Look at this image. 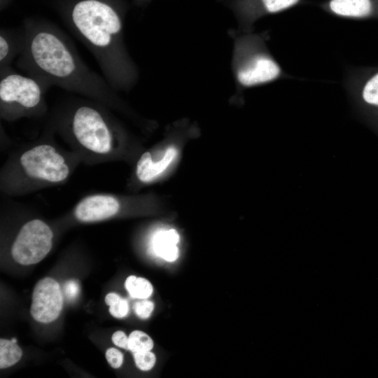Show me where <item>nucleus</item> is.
<instances>
[{
    "instance_id": "412c9836",
    "label": "nucleus",
    "mask_w": 378,
    "mask_h": 378,
    "mask_svg": "<svg viewBox=\"0 0 378 378\" xmlns=\"http://www.w3.org/2000/svg\"><path fill=\"white\" fill-rule=\"evenodd\" d=\"M134 309L140 318L146 319L150 316L153 311L154 304L151 301L143 300L135 303Z\"/></svg>"
},
{
    "instance_id": "a211bd4d",
    "label": "nucleus",
    "mask_w": 378,
    "mask_h": 378,
    "mask_svg": "<svg viewBox=\"0 0 378 378\" xmlns=\"http://www.w3.org/2000/svg\"><path fill=\"white\" fill-rule=\"evenodd\" d=\"M105 302L109 306L110 314L115 318H123L128 313L127 301L115 293L107 294L105 297Z\"/></svg>"
},
{
    "instance_id": "aec40b11",
    "label": "nucleus",
    "mask_w": 378,
    "mask_h": 378,
    "mask_svg": "<svg viewBox=\"0 0 378 378\" xmlns=\"http://www.w3.org/2000/svg\"><path fill=\"white\" fill-rule=\"evenodd\" d=\"M265 10L267 13H278L287 9L296 4L300 0H261Z\"/></svg>"
},
{
    "instance_id": "ddd939ff",
    "label": "nucleus",
    "mask_w": 378,
    "mask_h": 378,
    "mask_svg": "<svg viewBox=\"0 0 378 378\" xmlns=\"http://www.w3.org/2000/svg\"><path fill=\"white\" fill-rule=\"evenodd\" d=\"M358 97L363 108L378 114V69L371 71L362 80Z\"/></svg>"
},
{
    "instance_id": "39448f33",
    "label": "nucleus",
    "mask_w": 378,
    "mask_h": 378,
    "mask_svg": "<svg viewBox=\"0 0 378 378\" xmlns=\"http://www.w3.org/2000/svg\"><path fill=\"white\" fill-rule=\"evenodd\" d=\"M53 234L50 227L39 219L25 223L12 246L13 259L23 265L38 263L52 248Z\"/></svg>"
},
{
    "instance_id": "5701e85b",
    "label": "nucleus",
    "mask_w": 378,
    "mask_h": 378,
    "mask_svg": "<svg viewBox=\"0 0 378 378\" xmlns=\"http://www.w3.org/2000/svg\"><path fill=\"white\" fill-rule=\"evenodd\" d=\"M78 291L79 286L75 280H69L64 284V295L69 300L75 299Z\"/></svg>"
},
{
    "instance_id": "f3484780",
    "label": "nucleus",
    "mask_w": 378,
    "mask_h": 378,
    "mask_svg": "<svg viewBox=\"0 0 378 378\" xmlns=\"http://www.w3.org/2000/svg\"><path fill=\"white\" fill-rule=\"evenodd\" d=\"M153 341L149 335L141 330H134L129 335V349L133 353L150 351Z\"/></svg>"
},
{
    "instance_id": "4468645a",
    "label": "nucleus",
    "mask_w": 378,
    "mask_h": 378,
    "mask_svg": "<svg viewBox=\"0 0 378 378\" xmlns=\"http://www.w3.org/2000/svg\"><path fill=\"white\" fill-rule=\"evenodd\" d=\"M178 241L179 235L174 229L159 232L154 238V250L164 260L173 262L178 256Z\"/></svg>"
},
{
    "instance_id": "6e6552de",
    "label": "nucleus",
    "mask_w": 378,
    "mask_h": 378,
    "mask_svg": "<svg viewBox=\"0 0 378 378\" xmlns=\"http://www.w3.org/2000/svg\"><path fill=\"white\" fill-rule=\"evenodd\" d=\"M235 72L241 85L252 87L276 79L281 74V69L270 56L257 54L241 62Z\"/></svg>"
},
{
    "instance_id": "20e7f679",
    "label": "nucleus",
    "mask_w": 378,
    "mask_h": 378,
    "mask_svg": "<svg viewBox=\"0 0 378 378\" xmlns=\"http://www.w3.org/2000/svg\"><path fill=\"white\" fill-rule=\"evenodd\" d=\"M68 122L72 136L83 148L97 154H106L112 148L111 125L99 108L80 104L72 111Z\"/></svg>"
},
{
    "instance_id": "423d86ee",
    "label": "nucleus",
    "mask_w": 378,
    "mask_h": 378,
    "mask_svg": "<svg viewBox=\"0 0 378 378\" xmlns=\"http://www.w3.org/2000/svg\"><path fill=\"white\" fill-rule=\"evenodd\" d=\"M20 162L28 176L46 182L59 183L69 174L64 158L48 144H40L25 151Z\"/></svg>"
},
{
    "instance_id": "f8f14e48",
    "label": "nucleus",
    "mask_w": 378,
    "mask_h": 378,
    "mask_svg": "<svg viewBox=\"0 0 378 378\" xmlns=\"http://www.w3.org/2000/svg\"><path fill=\"white\" fill-rule=\"evenodd\" d=\"M22 31L1 29L0 31V70L10 67L16 56L22 50Z\"/></svg>"
},
{
    "instance_id": "7ed1b4c3",
    "label": "nucleus",
    "mask_w": 378,
    "mask_h": 378,
    "mask_svg": "<svg viewBox=\"0 0 378 378\" xmlns=\"http://www.w3.org/2000/svg\"><path fill=\"white\" fill-rule=\"evenodd\" d=\"M47 89L36 78L20 74L10 66L0 70L1 116L14 120L43 111Z\"/></svg>"
},
{
    "instance_id": "4be33fe9",
    "label": "nucleus",
    "mask_w": 378,
    "mask_h": 378,
    "mask_svg": "<svg viewBox=\"0 0 378 378\" xmlns=\"http://www.w3.org/2000/svg\"><path fill=\"white\" fill-rule=\"evenodd\" d=\"M106 358L112 368H118L122 364L123 355L117 349L109 348L106 351Z\"/></svg>"
},
{
    "instance_id": "f03ea898",
    "label": "nucleus",
    "mask_w": 378,
    "mask_h": 378,
    "mask_svg": "<svg viewBox=\"0 0 378 378\" xmlns=\"http://www.w3.org/2000/svg\"><path fill=\"white\" fill-rule=\"evenodd\" d=\"M68 21L108 83L115 90L130 88L137 74L124 45L122 21L116 9L104 0H80L71 8Z\"/></svg>"
},
{
    "instance_id": "9b49d317",
    "label": "nucleus",
    "mask_w": 378,
    "mask_h": 378,
    "mask_svg": "<svg viewBox=\"0 0 378 378\" xmlns=\"http://www.w3.org/2000/svg\"><path fill=\"white\" fill-rule=\"evenodd\" d=\"M329 10L349 18H378V0H330Z\"/></svg>"
},
{
    "instance_id": "0eeeda50",
    "label": "nucleus",
    "mask_w": 378,
    "mask_h": 378,
    "mask_svg": "<svg viewBox=\"0 0 378 378\" xmlns=\"http://www.w3.org/2000/svg\"><path fill=\"white\" fill-rule=\"evenodd\" d=\"M62 305L63 293L55 279L46 277L36 284L30 309L34 319L41 323L52 322L59 316Z\"/></svg>"
},
{
    "instance_id": "b1692460",
    "label": "nucleus",
    "mask_w": 378,
    "mask_h": 378,
    "mask_svg": "<svg viewBox=\"0 0 378 378\" xmlns=\"http://www.w3.org/2000/svg\"><path fill=\"white\" fill-rule=\"evenodd\" d=\"M113 342L118 346L129 349V337L121 330H118L115 332L112 335Z\"/></svg>"
},
{
    "instance_id": "1a4fd4ad",
    "label": "nucleus",
    "mask_w": 378,
    "mask_h": 378,
    "mask_svg": "<svg viewBox=\"0 0 378 378\" xmlns=\"http://www.w3.org/2000/svg\"><path fill=\"white\" fill-rule=\"evenodd\" d=\"M120 203L109 195H94L82 200L76 206L75 216L82 222L103 220L115 215Z\"/></svg>"
},
{
    "instance_id": "f257e3e1",
    "label": "nucleus",
    "mask_w": 378,
    "mask_h": 378,
    "mask_svg": "<svg viewBox=\"0 0 378 378\" xmlns=\"http://www.w3.org/2000/svg\"><path fill=\"white\" fill-rule=\"evenodd\" d=\"M17 66L48 88L52 85L107 104L116 100L115 89L80 59L67 36L44 22H28Z\"/></svg>"
},
{
    "instance_id": "2eb2a0df",
    "label": "nucleus",
    "mask_w": 378,
    "mask_h": 378,
    "mask_svg": "<svg viewBox=\"0 0 378 378\" xmlns=\"http://www.w3.org/2000/svg\"><path fill=\"white\" fill-rule=\"evenodd\" d=\"M22 356V351L14 341L0 340V368H7L18 363Z\"/></svg>"
},
{
    "instance_id": "dca6fc26",
    "label": "nucleus",
    "mask_w": 378,
    "mask_h": 378,
    "mask_svg": "<svg viewBox=\"0 0 378 378\" xmlns=\"http://www.w3.org/2000/svg\"><path fill=\"white\" fill-rule=\"evenodd\" d=\"M125 286L130 295L134 298L146 299L150 296L153 290V286L148 280L134 275L126 279Z\"/></svg>"
},
{
    "instance_id": "6ab92c4d",
    "label": "nucleus",
    "mask_w": 378,
    "mask_h": 378,
    "mask_svg": "<svg viewBox=\"0 0 378 378\" xmlns=\"http://www.w3.org/2000/svg\"><path fill=\"white\" fill-rule=\"evenodd\" d=\"M134 357L136 365L143 371L150 370L156 361L155 355L150 351L134 353Z\"/></svg>"
},
{
    "instance_id": "9d476101",
    "label": "nucleus",
    "mask_w": 378,
    "mask_h": 378,
    "mask_svg": "<svg viewBox=\"0 0 378 378\" xmlns=\"http://www.w3.org/2000/svg\"><path fill=\"white\" fill-rule=\"evenodd\" d=\"M178 155V150L174 146L166 148L153 159L150 152L144 153L139 158L136 167L138 178L148 183L160 176L174 162Z\"/></svg>"
}]
</instances>
